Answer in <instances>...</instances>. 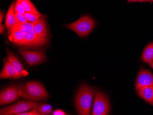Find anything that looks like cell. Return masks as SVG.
<instances>
[{
    "label": "cell",
    "instance_id": "obj_1",
    "mask_svg": "<svg viewBox=\"0 0 153 115\" xmlns=\"http://www.w3.org/2000/svg\"><path fill=\"white\" fill-rule=\"evenodd\" d=\"M18 90L20 97L32 101L43 100L49 97L45 88L38 82L32 81L18 85Z\"/></svg>",
    "mask_w": 153,
    "mask_h": 115
},
{
    "label": "cell",
    "instance_id": "obj_2",
    "mask_svg": "<svg viewBox=\"0 0 153 115\" xmlns=\"http://www.w3.org/2000/svg\"><path fill=\"white\" fill-rule=\"evenodd\" d=\"M95 91L93 88L83 84L79 88L75 98V106L79 115H88Z\"/></svg>",
    "mask_w": 153,
    "mask_h": 115
},
{
    "label": "cell",
    "instance_id": "obj_3",
    "mask_svg": "<svg viewBox=\"0 0 153 115\" xmlns=\"http://www.w3.org/2000/svg\"><path fill=\"white\" fill-rule=\"evenodd\" d=\"M94 20L88 15H85L71 24L65 25L68 29L74 31L80 37L88 35L95 27Z\"/></svg>",
    "mask_w": 153,
    "mask_h": 115
},
{
    "label": "cell",
    "instance_id": "obj_4",
    "mask_svg": "<svg viewBox=\"0 0 153 115\" xmlns=\"http://www.w3.org/2000/svg\"><path fill=\"white\" fill-rule=\"evenodd\" d=\"M39 104L33 101H19L15 104L1 109L0 110V115H18L21 113L32 110Z\"/></svg>",
    "mask_w": 153,
    "mask_h": 115
},
{
    "label": "cell",
    "instance_id": "obj_5",
    "mask_svg": "<svg viewBox=\"0 0 153 115\" xmlns=\"http://www.w3.org/2000/svg\"><path fill=\"white\" fill-rule=\"evenodd\" d=\"M110 111V104L108 97L103 93L96 92L91 115H107Z\"/></svg>",
    "mask_w": 153,
    "mask_h": 115
},
{
    "label": "cell",
    "instance_id": "obj_6",
    "mask_svg": "<svg viewBox=\"0 0 153 115\" xmlns=\"http://www.w3.org/2000/svg\"><path fill=\"white\" fill-rule=\"evenodd\" d=\"M19 52L30 66L41 64L46 60V55L44 51L20 50Z\"/></svg>",
    "mask_w": 153,
    "mask_h": 115
},
{
    "label": "cell",
    "instance_id": "obj_7",
    "mask_svg": "<svg viewBox=\"0 0 153 115\" xmlns=\"http://www.w3.org/2000/svg\"><path fill=\"white\" fill-rule=\"evenodd\" d=\"M20 97L18 93V85H13L1 92L0 105L1 106L13 102L19 99Z\"/></svg>",
    "mask_w": 153,
    "mask_h": 115
},
{
    "label": "cell",
    "instance_id": "obj_8",
    "mask_svg": "<svg viewBox=\"0 0 153 115\" xmlns=\"http://www.w3.org/2000/svg\"><path fill=\"white\" fill-rule=\"evenodd\" d=\"M48 39L41 37L34 33L33 31L24 34V39L21 45L39 47L43 46L48 43Z\"/></svg>",
    "mask_w": 153,
    "mask_h": 115
},
{
    "label": "cell",
    "instance_id": "obj_9",
    "mask_svg": "<svg viewBox=\"0 0 153 115\" xmlns=\"http://www.w3.org/2000/svg\"><path fill=\"white\" fill-rule=\"evenodd\" d=\"M144 86L153 87V75L148 69L143 68L140 71L136 82L137 91Z\"/></svg>",
    "mask_w": 153,
    "mask_h": 115
},
{
    "label": "cell",
    "instance_id": "obj_10",
    "mask_svg": "<svg viewBox=\"0 0 153 115\" xmlns=\"http://www.w3.org/2000/svg\"><path fill=\"white\" fill-rule=\"evenodd\" d=\"M7 61L9 62L14 68L19 75V78L26 76L27 73L24 69L22 63L17 56L8 49H6Z\"/></svg>",
    "mask_w": 153,
    "mask_h": 115
},
{
    "label": "cell",
    "instance_id": "obj_11",
    "mask_svg": "<svg viewBox=\"0 0 153 115\" xmlns=\"http://www.w3.org/2000/svg\"><path fill=\"white\" fill-rule=\"evenodd\" d=\"M0 78L1 79H19V76L16 69L9 62L7 61L0 74Z\"/></svg>",
    "mask_w": 153,
    "mask_h": 115
},
{
    "label": "cell",
    "instance_id": "obj_12",
    "mask_svg": "<svg viewBox=\"0 0 153 115\" xmlns=\"http://www.w3.org/2000/svg\"><path fill=\"white\" fill-rule=\"evenodd\" d=\"M137 94L143 99L152 105L153 103V87L144 86L137 90Z\"/></svg>",
    "mask_w": 153,
    "mask_h": 115
},
{
    "label": "cell",
    "instance_id": "obj_13",
    "mask_svg": "<svg viewBox=\"0 0 153 115\" xmlns=\"http://www.w3.org/2000/svg\"><path fill=\"white\" fill-rule=\"evenodd\" d=\"M33 32L41 37L47 38V26L44 18H43L36 23L33 27Z\"/></svg>",
    "mask_w": 153,
    "mask_h": 115
},
{
    "label": "cell",
    "instance_id": "obj_14",
    "mask_svg": "<svg viewBox=\"0 0 153 115\" xmlns=\"http://www.w3.org/2000/svg\"><path fill=\"white\" fill-rule=\"evenodd\" d=\"M15 3L13 2L10 6L6 15L5 25L8 29H10L17 22L15 15Z\"/></svg>",
    "mask_w": 153,
    "mask_h": 115
},
{
    "label": "cell",
    "instance_id": "obj_15",
    "mask_svg": "<svg viewBox=\"0 0 153 115\" xmlns=\"http://www.w3.org/2000/svg\"><path fill=\"white\" fill-rule=\"evenodd\" d=\"M142 60L143 62L151 65L153 60V43L145 47L142 56Z\"/></svg>",
    "mask_w": 153,
    "mask_h": 115
},
{
    "label": "cell",
    "instance_id": "obj_16",
    "mask_svg": "<svg viewBox=\"0 0 153 115\" xmlns=\"http://www.w3.org/2000/svg\"><path fill=\"white\" fill-rule=\"evenodd\" d=\"M8 38L13 43L21 45L24 40V33L20 30L13 32L9 33Z\"/></svg>",
    "mask_w": 153,
    "mask_h": 115
},
{
    "label": "cell",
    "instance_id": "obj_17",
    "mask_svg": "<svg viewBox=\"0 0 153 115\" xmlns=\"http://www.w3.org/2000/svg\"><path fill=\"white\" fill-rule=\"evenodd\" d=\"M22 4L26 13L39 14L36 7L32 3L30 0H19Z\"/></svg>",
    "mask_w": 153,
    "mask_h": 115
},
{
    "label": "cell",
    "instance_id": "obj_18",
    "mask_svg": "<svg viewBox=\"0 0 153 115\" xmlns=\"http://www.w3.org/2000/svg\"><path fill=\"white\" fill-rule=\"evenodd\" d=\"M36 108L40 115H50L52 112V106L47 104L39 103Z\"/></svg>",
    "mask_w": 153,
    "mask_h": 115
},
{
    "label": "cell",
    "instance_id": "obj_19",
    "mask_svg": "<svg viewBox=\"0 0 153 115\" xmlns=\"http://www.w3.org/2000/svg\"><path fill=\"white\" fill-rule=\"evenodd\" d=\"M25 16L27 20V21L30 23L37 22L39 20L44 18L43 15L40 13L36 14V13H25Z\"/></svg>",
    "mask_w": 153,
    "mask_h": 115
},
{
    "label": "cell",
    "instance_id": "obj_20",
    "mask_svg": "<svg viewBox=\"0 0 153 115\" xmlns=\"http://www.w3.org/2000/svg\"><path fill=\"white\" fill-rule=\"evenodd\" d=\"M15 13H19L24 15H25V13H26L23 6L19 0H17V1L15 3Z\"/></svg>",
    "mask_w": 153,
    "mask_h": 115
},
{
    "label": "cell",
    "instance_id": "obj_21",
    "mask_svg": "<svg viewBox=\"0 0 153 115\" xmlns=\"http://www.w3.org/2000/svg\"><path fill=\"white\" fill-rule=\"evenodd\" d=\"M15 18H16V20L19 23L21 24H24V23H27L28 21L25 17V15L24 14H20L19 13H15Z\"/></svg>",
    "mask_w": 153,
    "mask_h": 115
},
{
    "label": "cell",
    "instance_id": "obj_22",
    "mask_svg": "<svg viewBox=\"0 0 153 115\" xmlns=\"http://www.w3.org/2000/svg\"><path fill=\"white\" fill-rule=\"evenodd\" d=\"M18 115H40V114L37 111L36 108H34L31 111H26V112H23L20 114H18Z\"/></svg>",
    "mask_w": 153,
    "mask_h": 115
},
{
    "label": "cell",
    "instance_id": "obj_23",
    "mask_svg": "<svg viewBox=\"0 0 153 115\" xmlns=\"http://www.w3.org/2000/svg\"><path fill=\"white\" fill-rule=\"evenodd\" d=\"M53 115H68L64 111L61 110H56L52 113Z\"/></svg>",
    "mask_w": 153,
    "mask_h": 115
},
{
    "label": "cell",
    "instance_id": "obj_24",
    "mask_svg": "<svg viewBox=\"0 0 153 115\" xmlns=\"http://www.w3.org/2000/svg\"><path fill=\"white\" fill-rule=\"evenodd\" d=\"M0 32H1V33L2 34V33H4V25H2L1 24V27H0Z\"/></svg>",
    "mask_w": 153,
    "mask_h": 115
},
{
    "label": "cell",
    "instance_id": "obj_25",
    "mask_svg": "<svg viewBox=\"0 0 153 115\" xmlns=\"http://www.w3.org/2000/svg\"><path fill=\"white\" fill-rule=\"evenodd\" d=\"M0 19H1V24L2 23V20L3 19V18H4V14H3V13L2 12H1V16H0Z\"/></svg>",
    "mask_w": 153,
    "mask_h": 115
},
{
    "label": "cell",
    "instance_id": "obj_26",
    "mask_svg": "<svg viewBox=\"0 0 153 115\" xmlns=\"http://www.w3.org/2000/svg\"><path fill=\"white\" fill-rule=\"evenodd\" d=\"M139 2H145V1H153V0H137Z\"/></svg>",
    "mask_w": 153,
    "mask_h": 115
},
{
    "label": "cell",
    "instance_id": "obj_27",
    "mask_svg": "<svg viewBox=\"0 0 153 115\" xmlns=\"http://www.w3.org/2000/svg\"><path fill=\"white\" fill-rule=\"evenodd\" d=\"M150 66H151V68H152L153 69V61H152V63H151V65H150Z\"/></svg>",
    "mask_w": 153,
    "mask_h": 115
},
{
    "label": "cell",
    "instance_id": "obj_28",
    "mask_svg": "<svg viewBox=\"0 0 153 115\" xmlns=\"http://www.w3.org/2000/svg\"><path fill=\"white\" fill-rule=\"evenodd\" d=\"M137 1V0H131V2H136Z\"/></svg>",
    "mask_w": 153,
    "mask_h": 115
},
{
    "label": "cell",
    "instance_id": "obj_29",
    "mask_svg": "<svg viewBox=\"0 0 153 115\" xmlns=\"http://www.w3.org/2000/svg\"><path fill=\"white\" fill-rule=\"evenodd\" d=\"M128 2H131V0H128Z\"/></svg>",
    "mask_w": 153,
    "mask_h": 115
},
{
    "label": "cell",
    "instance_id": "obj_30",
    "mask_svg": "<svg viewBox=\"0 0 153 115\" xmlns=\"http://www.w3.org/2000/svg\"><path fill=\"white\" fill-rule=\"evenodd\" d=\"M152 105H153V104Z\"/></svg>",
    "mask_w": 153,
    "mask_h": 115
}]
</instances>
